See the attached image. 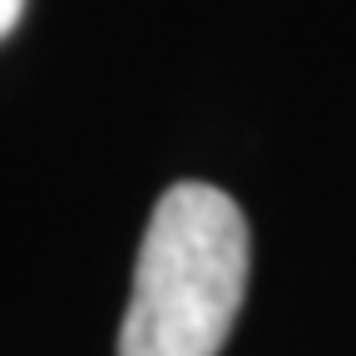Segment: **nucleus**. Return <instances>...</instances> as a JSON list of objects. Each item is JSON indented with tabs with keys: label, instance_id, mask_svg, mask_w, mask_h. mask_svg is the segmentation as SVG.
Segmentation results:
<instances>
[{
	"label": "nucleus",
	"instance_id": "obj_1",
	"mask_svg": "<svg viewBox=\"0 0 356 356\" xmlns=\"http://www.w3.org/2000/svg\"><path fill=\"white\" fill-rule=\"evenodd\" d=\"M248 287V222L213 184H173L139 248L119 356H218Z\"/></svg>",
	"mask_w": 356,
	"mask_h": 356
},
{
	"label": "nucleus",
	"instance_id": "obj_2",
	"mask_svg": "<svg viewBox=\"0 0 356 356\" xmlns=\"http://www.w3.org/2000/svg\"><path fill=\"white\" fill-rule=\"evenodd\" d=\"M20 10H25V0H0V40H6V35L15 30Z\"/></svg>",
	"mask_w": 356,
	"mask_h": 356
}]
</instances>
